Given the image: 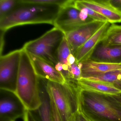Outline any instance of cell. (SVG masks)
<instances>
[{"instance_id":"6da1fadb","label":"cell","mask_w":121,"mask_h":121,"mask_svg":"<svg viewBox=\"0 0 121 121\" xmlns=\"http://www.w3.org/2000/svg\"><path fill=\"white\" fill-rule=\"evenodd\" d=\"M61 7L58 5L30 4L19 0L17 7L0 20V31L5 32L10 28L24 25H53Z\"/></svg>"},{"instance_id":"7a4b0ae2","label":"cell","mask_w":121,"mask_h":121,"mask_svg":"<svg viewBox=\"0 0 121 121\" xmlns=\"http://www.w3.org/2000/svg\"><path fill=\"white\" fill-rule=\"evenodd\" d=\"M79 107L91 121H121V104L114 95L80 88Z\"/></svg>"},{"instance_id":"3957f363","label":"cell","mask_w":121,"mask_h":121,"mask_svg":"<svg viewBox=\"0 0 121 121\" xmlns=\"http://www.w3.org/2000/svg\"><path fill=\"white\" fill-rule=\"evenodd\" d=\"M16 88L14 93L27 110L34 112L41 104L40 78L35 72L28 53L22 48Z\"/></svg>"},{"instance_id":"277c9868","label":"cell","mask_w":121,"mask_h":121,"mask_svg":"<svg viewBox=\"0 0 121 121\" xmlns=\"http://www.w3.org/2000/svg\"><path fill=\"white\" fill-rule=\"evenodd\" d=\"M46 87L62 121H69L71 117L79 111L80 88L78 81L68 80L62 83L47 80Z\"/></svg>"},{"instance_id":"5b68a950","label":"cell","mask_w":121,"mask_h":121,"mask_svg":"<svg viewBox=\"0 0 121 121\" xmlns=\"http://www.w3.org/2000/svg\"><path fill=\"white\" fill-rule=\"evenodd\" d=\"M65 36L61 30L54 27L39 38L26 43L22 48L28 53L41 58L55 66L58 63V48Z\"/></svg>"},{"instance_id":"8992f818","label":"cell","mask_w":121,"mask_h":121,"mask_svg":"<svg viewBox=\"0 0 121 121\" xmlns=\"http://www.w3.org/2000/svg\"><path fill=\"white\" fill-rule=\"evenodd\" d=\"M22 49L0 56V90L14 92L16 88Z\"/></svg>"},{"instance_id":"52a82bcc","label":"cell","mask_w":121,"mask_h":121,"mask_svg":"<svg viewBox=\"0 0 121 121\" xmlns=\"http://www.w3.org/2000/svg\"><path fill=\"white\" fill-rule=\"evenodd\" d=\"M26 109L12 92L0 90V121H15L23 117Z\"/></svg>"},{"instance_id":"ba28073f","label":"cell","mask_w":121,"mask_h":121,"mask_svg":"<svg viewBox=\"0 0 121 121\" xmlns=\"http://www.w3.org/2000/svg\"><path fill=\"white\" fill-rule=\"evenodd\" d=\"M74 0H69L66 4L61 7L54 24V27L65 35L87 22L81 19L80 11L74 6Z\"/></svg>"},{"instance_id":"9c48e42d","label":"cell","mask_w":121,"mask_h":121,"mask_svg":"<svg viewBox=\"0 0 121 121\" xmlns=\"http://www.w3.org/2000/svg\"><path fill=\"white\" fill-rule=\"evenodd\" d=\"M105 22L92 21L84 23L65 35L71 53L74 55L80 47L92 37Z\"/></svg>"},{"instance_id":"30bf717a","label":"cell","mask_w":121,"mask_h":121,"mask_svg":"<svg viewBox=\"0 0 121 121\" xmlns=\"http://www.w3.org/2000/svg\"><path fill=\"white\" fill-rule=\"evenodd\" d=\"M88 60L112 64H121V45H108L100 42Z\"/></svg>"},{"instance_id":"8fae6325","label":"cell","mask_w":121,"mask_h":121,"mask_svg":"<svg viewBox=\"0 0 121 121\" xmlns=\"http://www.w3.org/2000/svg\"><path fill=\"white\" fill-rule=\"evenodd\" d=\"M84 7L103 16L111 24L121 22V13L113 8L108 0H78Z\"/></svg>"},{"instance_id":"7c38bea8","label":"cell","mask_w":121,"mask_h":121,"mask_svg":"<svg viewBox=\"0 0 121 121\" xmlns=\"http://www.w3.org/2000/svg\"><path fill=\"white\" fill-rule=\"evenodd\" d=\"M28 54L35 72L39 78L59 83H64L66 81L65 78L56 70L53 65L41 58Z\"/></svg>"},{"instance_id":"4fadbf2b","label":"cell","mask_w":121,"mask_h":121,"mask_svg":"<svg viewBox=\"0 0 121 121\" xmlns=\"http://www.w3.org/2000/svg\"><path fill=\"white\" fill-rule=\"evenodd\" d=\"M111 24L107 22L102 27L81 47L79 48L74 56L78 64L87 60L97 45L103 40Z\"/></svg>"},{"instance_id":"5bb4252c","label":"cell","mask_w":121,"mask_h":121,"mask_svg":"<svg viewBox=\"0 0 121 121\" xmlns=\"http://www.w3.org/2000/svg\"><path fill=\"white\" fill-rule=\"evenodd\" d=\"M81 69V78H86L115 71L121 70V64L95 62L87 60L80 63Z\"/></svg>"},{"instance_id":"9a60e30c","label":"cell","mask_w":121,"mask_h":121,"mask_svg":"<svg viewBox=\"0 0 121 121\" xmlns=\"http://www.w3.org/2000/svg\"><path fill=\"white\" fill-rule=\"evenodd\" d=\"M78 83L81 89L95 92L112 95L121 93V90L114 86L101 81L81 78Z\"/></svg>"},{"instance_id":"2e32d148","label":"cell","mask_w":121,"mask_h":121,"mask_svg":"<svg viewBox=\"0 0 121 121\" xmlns=\"http://www.w3.org/2000/svg\"><path fill=\"white\" fill-rule=\"evenodd\" d=\"M40 83L41 104L39 108L36 110L38 112L39 118L36 117L38 121H52L51 102L49 95L47 90L46 84L43 85L40 78Z\"/></svg>"},{"instance_id":"e0dca14e","label":"cell","mask_w":121,"mask_h":121,"mask_svg":"<svg viewBox=\"0 0 121 121\" xmlns=\"http://www.w3.org/2000/svg\"><path fill=\"white\" fill-rule=\"evenodd\" d=\"M84 78L107 83L121 90V70L111 71Z\"/></svg>"},{"instance_id":"ac0fdd59","label":"cell","mask_w":121,"mask_h":121,"mask_svg":"<svg viewBox=\"0 0 121 121\" xmlns=\"http://www.w3.org/2000/svg\"><path fill=\"white\" fill-rule=\"evenodd\" d=\"M101 42L108 45H121V25L111 24Z\"/></svg>"},{"instance_id":"d6986e66","label":"cell","mask_w":121,"mask_h":121,"mask_svg":"<svg viewBox=\"0 0 121 121\" xmlns=\"http://www.w3.org/2000/svg\"><path fill=\"white\" fill-rule=\"evenodd\" d=\"M71 53L70 46L65 36L63 39L57 51V57L58 63L68 65L67 58Z\"/></svg>"},{"instance_id":"ffe728a7","label":"cell","mask_w":121,"mask_h":121,"mask_svg":"<svg viewBox=\"0 0 121 121\" xmlns=\"http://www.w3.org/2000/svg\"><path fill=\"white\" fill-rule=\"evenodd\" d=\"M19 3V0H0V20L12 12Z\"/></svg>"},{"instance_id":"44dd1931","label":"cell","mask_w":121,"mask_h":121,"mask_svg":"<svg viewBox=\"0 0 121 121\" xmlns=\"http://www.w3.org/2000/svg\"><path fill=\"white\" fill-rule=\"evenodd\" d=\"M74 5L75 7L78 10H80L82 9L85 10L87 13L88 17L92 19L93 20L103 22H108L107 19L104 17L92 10L91 9L83 6L79 2L78 0H74Z\"/></svg>"},{"instance_id":"7402d4cb","label":"cell","mask_w":121,"mask_h":121,"mask_svg":"<svg viewBox=\"0 0 121 121\" xmlns=\"http://www.w3.org/2000/svg\"><path fill=\"white\" fill-rule=\"evenodd\" d=\"M23 2L30 4L41 5H58L63 7L66 4L69 0H22Z\"/></svg>"},{"instance_id":"603a6c76","label":"cell","mask_w":121,"mask_h":121,"mask_svg":"<svg viewBox=\"0 0 121 121\" xmlns=\"http://www.w3.org/2000/svg\"><path fill=\"white\" fill-rule=\"evenodd\" d=\"M51 108L52 121H62L58 109L52 98L49 96Z\"/></svg>"},{"instance_id":"cb8c5ba5","label":"cell","mask_w":121,"mask_h":121,"mask_svg":"<svg viewBox=\"0 0 121 121\" xmlns=\"http://www.w3.org/2000/svg\"><path fill=\"white\" fill-rule=\"evenodd\" d=\"M22 118L23 121H38L32 112L27 110Z\"/></svg>"},{"instance_id":"d4e9b609","label":"cell","mask_w":121,"mask_h":121,"mask_svg":"<svg viewBox=\"0 0 121 121\" xmlns=\"http://www.w3.org/2000/svg\"><path fill=\"white\" fill-rule=\"evenodd\" d=\"M108 1L113 8L121 13V0H108Z\"/></svg>"},{"instance_id":"484cf974","label":"cell","mask_w":121,"mask_h":121,"mask_svg":"<svg viewBox=\"0 0 121 121\" xmlns=\"http://www.w3.org/2000/svg\"><path fill=\"white\" fill-rule=\"evenodd\" d=\"M68 65L70 66L76 62L75 57L72 54H71L67 58Z\"/></svg>"},{"instance_id":"4316f807","label":"cell","mask_w":121,"mask_h":121,"mask_svg":"<svg viewBox=\"0 0 121 121\" xmlns=\"http://www.w3.org/2000/svg\"><path fill=\"white\" fill-rule=\"evenodd\" d=\"M78 117L80 121H91L79 111H78Z\"/></svg>"},{"instance_id":"83f0119b","label":"cell","mask_w":121,"mask_h":121,"mask_svg":"<svg viewBox=\"0 0 121 121\" xmlns=\"http://www.w3.org/2000/svg\"><path fill=\"white\" fill-rule=\"evenodd\" d=\"M69 121H80L78 117V112L71 117Z\"/></svg>"},{"instance_id":"f1b7e54d","label":"cell","mask_w":121,"mask_h":121,"mask_svg":"<svg viewBox=\"0 0 121 121\" xmlns=\"http://www.w3.org/2000/svg\"><path fill=\"white\" fill-rule=\"evenodd\" d=\"M114 96L119 100V102H120V104H121V93H120L119 94H118V95H114Z\"/></svg>"},{"instance_id":"f546056e","label":"cell","mask_w":121,"mask_h":121,"mask_svg":"<svg viewBox=\"0 0 121 121\" xmlns=\"http://www.w3.org/2000/svg\"></svg>"}]
</instances>
